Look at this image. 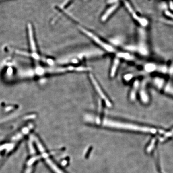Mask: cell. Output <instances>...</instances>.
Wrapping results in <instances>:
<instances>
[{"instance_id":"cell-5","label":"cell","mask_w":173,"mask_h":173,"mask_svg":"<svg viewBox=\"0 0 173 173\" xmlns=\"http://www.w3.org/2000/svg\"><path fill=\"white\" fill-rule=\"evenodd\" d=\"M40 153L42 154V157L44 158L46 163L49 165V166L56 173H64L58 167L56 166V164L53 163V162L49 158L48 154L46 152L45 149H42L40 151Z\"/></svg>"},{"instance_id":"cell-4","label":"cell","mask_w":173,"mask_h":173,"mask_svg":"<svg viewBox=\"0 0 173 173\" xmlns=\"http://www.w3.org/2000/svg\"><path fill=\"white\" fill-rule=\"evenodd\" d=\"M90 78L91 81L93 84V86H94L95 90L97 91L98 94L100 96V97L104 101L105 104H106L107 106L111 107L112 106V104H111L110 101H109V100L108 99V98L107 97L106 95L104 94V92L102 91V89L101 88V87L100 86L99 84H98V82L97 81V80L95 79L93 75L90 74Z\"/></svg>"},{"instance_id":"cell-2","label":"cell","mask_w":173,"mask_h":173,"mask_svg":"<svg viewBox=\"0 0 173 173\" xmlns=\"http://www.w3.org/2000/svg\"><path fill=\"white\" fill-rule=\"evenodd\" d=\"M90 67H53V68H46V69H43V73H62L67 72L69 71H89L90 70Z\"/></svg>"},{"instance_id":"cell-9","label":"cell","mask_w":173,"mask_h":173,"mask_svg":"<svg viewBox=\"0 0 173 173\" xmlns=\"http://www.w3.org/2000/svg\"><path fill=\"white\" fill-rule=\"evenodd\" d=\"M164 90L166 92L170 93L173 95V86L170 84H166L164 87Z\"/></svg>"},{"instance_id":"cell-8","label":"cell","mask_w":173,"mask_h":173,"mask_svg":"<svg viewBox=\"0 0 173 173\" xmlns=\"http://www.w3.org/2000/svg\"><path fill=\"white\" fill-rule=\"evenodd\" d=\"M139 86V82L138 80H136L135 82L134 85H133V89L132 90L131 93L130 94V98L131 100H134L136 98V95L137 91L138 90Z\"/></svg>"},{"instance_id":"cell-3","label":"cell","mask_w":173,"mask_h":173,"mask_svg":"<svg viewBox=\"0 0 173 173\" xmlns=\"http://www.w3.org/2000/svg\"><path fill=\"white\" fill-rule=\"evenodd\" d=\"M80 30H81L82 32L84 33V34H86V35L90 37L95 43L99 45L100 47L104 49L105 50H106L109 53H114L115 52V49H114L113 47L110 45L108 44L107 43H105L97 36L92 33V32H90L87 30H85L84 28H80Z\"/></svg>"},{"instance_id":"cell-11","label":"cell","mask_w":173,"mask_h":173,"mask_svg":"<svg viewBox=\"0 0 173 173\" xmlns=\"http://www.w3.org/2000/svg\"><path fill=\"white\" fill-rule=\"evenodd\" d=\"M162 21L165 23L166 24L171 25L173 26V21H170V20H162Z\"/></svg>"},{"instance_id":"cell-6","label":"cell","mask_w":173,"mask_h":173,"mask_svg":"<svg viewBox=\"0 0 173 173\" xmlns=\"http://www.w3.org/2000/svg\"><path fill=\"white\" fill-rule=\"evenodd\" d=\"M38 158V157H34L30 158V160H28V161L27 162V166L23 173H32L33 168V166Z\"/></svg>"},{"instance_id":"cell-13","label":"cell","mask_w":173,"mask_h":173,"mask_svg":"<svg viewBox=\"0 0 173 173\" xmlns=\"http://www.w3.org/2000/svg\"><path fill=\"white\" fill-rule=\"evenodd\" d=\"M170 7L171 8H173V3L172 2L171 3V4H170Z\"/></svg>"},{"instance_id":"cell-10","label":"cell","mask_w":173,"mask_h":173,"mask_svg":"<svg viewBox=\"0 0 173 173\" xmlns=\"http://www.w3.org/2000/svg\"><path fill=\"white\" fill-rule=\"evenodd\" d=\"M117 57L118 58H124L126 59H129L131 58V56L129 55V53H119L117 54Z\"/></svg>"},{"instance_id":"cell-7","label":"cell","mask_w":173,"mask_h":173,"mask_svg":"<svg viewBox=\"0 0 173 173\" xmlns=\"http://www.w3.org/2000/svg\"><path fill=\"white\" fill-rule=\"evenodd\" d=\"M120 63V61L118 57L115 58L114 59V62L112 64V67L111 68V72H110V75L111 77H114L115 75L117 68L118 67Z\"/></svg>"},{"instance_id":"cell-12","label":"cell","mask_w":173,"mask_h":173,"mask_svg":"<svg viewBox=\"0 0 173 173\" xmlns=\"http://www.w3.org/2000/svg\"><path fill=\"white\" fill-rule=\"evenodd\" d=\"M165 13L167 16H169V17H170L172 18H173V14L171 13V12H169V11H166V12H165Z\"/></svg>"},{"instance_id":"cell-1","label":"cell","mask_w":173,"mask_h":173,"mask_svg":"<svg viewBox=\"0 0 173 173\" xmlns=\"http://www.w3.org/2000/svg\"><path fill=\"white\" fill-rule=\"evenodd\" d=\"M95 121L96 123H101L102 125L109 127H116L119 129H125L127 130H134L147 133H155L157 132V130L153 128L139 126L130 123H124L108 119H104L102 121H100L98 119H95Z\"/></svg>"}]
</instances>
